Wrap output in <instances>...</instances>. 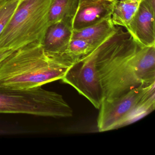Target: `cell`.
Returning a JSON list of instances; mask_svg holds the SVG:
<instances>
[{
	"instance_id": "3",
	"label": "cell",
	"mask_w": 155,
	"mask_h": 155,
	"mask_svg": "<svg viewBox=\"0 0 155 155\" xmlns=\"http://www.w3.org/2000/svg\"><path fill=\"white\" fill-rule=\"evenodd\" d=\"M51 0H21L0 35V49L16 51L35 42L43 44Z\"/></svg>"
},
{
	"instance_id": "5",
	"label": "cell",
	"mask_w": 155,
	"mask_h": 155,
	"mask_svg": "<svg viewBox=\"0 0 155 155\" xmlns=\"http://www.w3.org/2000/svg\"><path fill=\"white\" fill-rule=\"evenodd\" d=\"M155 83L133 89L120 97L103 99L97 119L99 131H108L131 124L155 109Z\"/></svg>"
},
{
	"instance_id": "2",
	"label": "cell",
	"mask_w": 155,
	"mask_h": 155,
	"mask_svg": "<svg viewBox=\"0 0 155 155\" xmlns=\"http://www.w3.org/2000/svg\"><path fill=\"white\" fill-rule=\"evenodd\" d=\"M69 68L58 63L35 42L19 49L0 62V87L29 89L61 80Z\"/></svg>"
},
{
	"instance_id": "1",
	"label": "cell",
	"mask_w": 155,
	"mask_h": 155,
	"mask_svg": "<svg viewBox=\"0 0 155 155\" xmlns=\"http://www.w3.org/2000/svg\"><path fill=\"white\" fill-rule=\"evenodd\" d=\"M96 65L104 99L120 97L155 83V45L141 46L118 27L98 48Z\"/></svg>"
},
{
	"instance_id": "11",
	"label": "cell",
	"mask_w": 155,
	"mask_h": 155,
	"mask_svg": "<svg viewBox=\"0 0 155 155\" xmlns=\"http://www.w3.org/2000/svg\"><path fill=\"white\" fill-rule=\"evenodd\" d=\"M101 44L82 39H71L61 56V63L69 68L75 62L87 56Z\"/></svg>"
},
{
	"instance_id": "14",
	"label": "cell",
	"mask_w": 155,
	"mask_h": 155,
	"mask_svg": "<svg viewBox=\"0 0 155 155\" xmlns=\"http://www.w3.org/2000/svg\"><path fill=\"white\" fill-rule=\"evenodd\" d=\"M15 51L7 50L1 49H0V62L9 56L12 53Z\"/></svg>"
},
{
	"instance_id": "10",
	"label": "cell",
	"mask_w": 155,
	"mask_h": 155,
	"mask_svg": "<svg viewBox=\"0 0 155 155\" xmlns=\"http://www.w3.org/2000/svg\"><path fill=\"white\" fill-rule=\"evenodd\" d=\"M118 27L115 26L111 18L81 29L73 30L71 39H82L101 44L116 33Z\"/></svg>"
},
{
	"instance_id": "6",
	"label": "cell",
	"mask_w": 155,
	"mask_h": 155,
	"mask_svg": "<svg viewBox=\"0 0 155 155\" xmlns=\"http://www.w3.org/2000/svg\"><path fill=\"white\" fill-rule=\"evenodd\" d=\"M98 48L70 67L61 80L76 89L99 109L104 97L96 65Z\"/></svg>"
},
{
	"instance_id": "8",
	"label": "cell",
	"mask_w": 155,
	"mask_h": 155,
	"mask_svg": "<svg viewBox=\"0 0 155 155\" xmlns=\"http://www.w3.org/2000/svg\"><path fill=\"white\" fill-rule=\"evenodd\" d=\"M116 0H79L73 28L81 29L111 18Z\"/></svg>"
},
{
	"instance_id": "13",
	"label": "cell",
	"mask_w": 155,
	"mask_h": 155,
	"mask_svg": "<svg viewBox=\"0 0 155 155\" xmlns=\"http://www.w3.org/2000/svg\"><path fill=\"white\" fill-rule=\"evenodd\" d=\"M79 0H51L49 12V25L64 19H73L77 12Z\"/></svg>"
},
{
	"instance_id": "12",
	"label": "cell",
	"mask_w": 155,
	"mask_h": 155,
	"mask_svg": "<svg viewBox=\"0 0 155 155\" xmlns=\"http://www.w3.org/2000/svg\"><path fill=\"white\" fill-rule=\"evenodd\" d=\"M141 0H116L111 20L117 27L126 28L134 17Z\"/></svg>"
},
{
	"instance_id": "7",
	"label": "cell",
	"mask_w": 155,
	"mask_h": 155,
	"mask_svg": "<svg viewBox=\"0 0 155 155\" xmlns=\"http://www.w3.org/2000/svg\"><path fill=\"white\" fill-rule=\"evenodd\" d=\"M155 9L141 0L138 9L127 28L133 39L143 47L155 45Z\"/></svg>"
},
{
	"instance_id": "4",
	"label": "cell",
	"mask_w": 155,
	"mask_h": 155,
	"mask_svg": "<svg viewBox=\"0 0 155 155\" xmlns=\"http://www.w3.org/2000/svg\"><path fill=\"white\" fill-rule=\"evenodd\" d=\"M73 113L62 95L41 87L29 89L0 87V113L61 118L71 117Z\"/></svg>"
},
{
	"instance_id": "9",
	"label": "cell",
	"mask_w": 155,
	"mask_h": 155,
	"mask_svg": "<svg viewBox=\"0 0 155 155\" xmlns=\"http://www.w3.org/2000/svg\"><path fill=\"white\" fill-rule=\"evenodd\" d=\"M73 20L64 19L50 25L44 38L43 46L45 52L50 58L60 64L61 56L72 38Z\"/></svg>"
}]
</instances>
